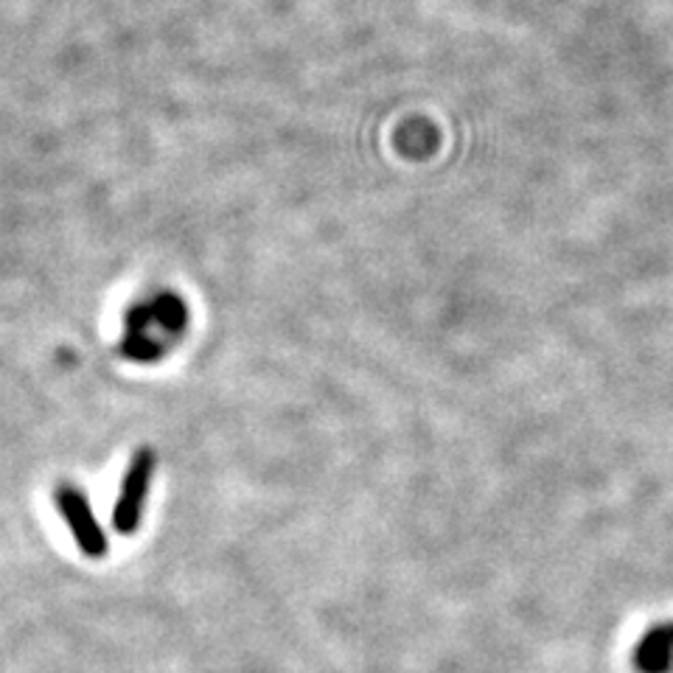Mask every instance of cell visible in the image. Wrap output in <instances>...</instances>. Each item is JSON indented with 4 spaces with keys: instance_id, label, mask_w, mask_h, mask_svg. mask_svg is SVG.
<instances>
[{
    "instance_id": "1",
    "label": "cell",
    "mask_w": 673,
    "mask_h": 673,
    "mask_svg": "<svg viewBox=\"0 0 673 673\" xmlns=\"http://www.w3.org/2000/svg\"><path fill=\"white\" fill-rule=\"evenodd\" d=\"M157 454L150 447L138 449L132 454L127 474L121 480V492H118L116 508H113V528L118 536H132L141 528L143 511H146V499H150L152 477H155Z\"/></svg>"
},
{
    "instance_id": "2",
    "label": "cell",
    "mask_w": 673,
    "mask_h": 673,
    "mask_svg": "<svg viewBox=\"0 0 673 673\" xmlns=\"http://www.w3.org/2000/svg\"><path fill=\"white\" fill-rule=\"evenodd\" d=\"M54 503L59 508V517L66 519V524L71 528L73 542H76L79 551L87 558H104L110 551V542L104 536V528L98 524L96 513L91 508V499L84 497V492L71 483H62L54 492Z\"/></svg>"
},
{
    "instance_id": "3",
    "label": "cell",
    "mask_w": 673,
    "mask_h": 673,
    "mask_svg": "<svg viewBox=\"0 0 673 673\" xmlns=\"http://www.w3.org/2000/svg\"><path fill=\"white\" fill-rule=\"evenodd\" d=\"M631 662L640 673H673V621L648 628L637 640Z\"/></svg>"
},
{
    "instance_id": "4",
    "label": "cell",
    "mask_w": 673,
    "mask_h": 673,
    "mask_svg": "<svg viewBox=\"0 0 673 673\" xmlns=\"http://www.w3.org/2000/svg\"><path fill=\"white\" fill-rule=\"evenodd\" d=\"M152 309V334L172 349L177 340H182V331L188 329V306L186 300L172 290L155 292L150 298Z\"/></svg>"
},
{
    "instance_id": "5",
    "label": "cell",
    "mask_w": 673,
    "mask_h": 673,
    "mask_svg": "<svg viewBox=\"0 0 673 673\" xmlns=\"http://www.w3.org/2000/svg\"><path fill=\"white\" fill-rule=\"evenodd\" d=\"M168 351V345L163 343V340H157L155 334H123L121 340V354L127 356V359H132V363H161L163 354Z\"/></svg>"
}]
</instances>
